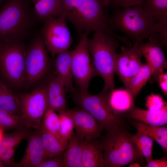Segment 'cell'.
<instances>
[{
    "label": "cell",
    "mask_w": 167,
    "mask_h": 167,
    "mask_svg": "<svg viewBox=\"0 0 167 167\" xmlns=\"http://www.w3.org/2000/svg\"><path fill=\"white\" fill-rule=\"evenodd\" d=\"M108 25L113 31L121 32L138 47L148 37L157 39L158 27L152 13L141 5L117 8L107 15Z\"/></svg>",
    "instance_id": "cell-3"
},
{
    "label": "cell",
    "mask_w": 167,
    "mask_h": 167,
    "mask_svg": "<svg viewBox=\"0 0 167 167\" xmlns=\"http://www.w3.org/2000/svg\"><path fill=\"white\" fill-rule=\"evenodd\" d=\"M91 32L85 31L80 37L79 43L71 51L72 76L78 90L81 91H88L91 79L99 75L93 64L88 48V36Z\"/></svg>",
    "instance_id": "cell-9"
},
{
    "label": "cell",
    "mask_w": 167,
    "mask_h": 167,
    "mask_svg": "<svg viewBox=\"0 0 167 167\" xmlns=\"http://www.w3.org/2000/svg\"><path fill=\"white\" fill-rule=\"evenodd\" d=\"M2 0H0V3H1V2H2Z\"/></svg>",
    "instance_id": "cell-43"
},
{
    "label": "cell",
    "mask_w": 167,
    "mask_h": 167,
    "mask_svg": "<svg viewBox=\"0 0 167 167\" xmlns=\"http://www.w3.org/2000/svg\"><path fill=\"white\" fill-rule=\"evenodd\" d=\"M159 85L165 96L167 94V72L163 73L158 75Z\"/></svg>",
    "instance_id": "cell-38"
},
{
    "label": "cell",
    "mask_w": 167,
    "mask_h": 167,
    "mask_svg": "<svg viewBox=\"0 0 167 167\" xmlns=\"http://www.w3.org/2000/svg\"><path fill=\"white\" fill-rule=\"evenodd\" d=\"M107 92L97 94L79 90L72 93V99L78 106L84 110L96 119L102 131H107L114 126L124 124L121 116L115 114L108 103Z\"/></svg>",
    "instance_id": "cell-7"
},
{
    "label": "cell",
    "mask_w": 167,
    "mask_h": 167,
    "mask_svg": "<svg viewBox=\"0 0 167 167\" xmlns=\"http://www.w3.org/2000/svg\"><path fill=\"white\" fill-rule=\"evenodd\" d=\"M141 6L152 13L156 23L167 24V0H146Z\"/></svg>",
    "instance_id": "cell-26"
},
{
    "label": "cell",
    "mask_w": 167,
    "mask_h": 167,
    "mask_svg": "<svg viewBox=\"0 0 167 167\" xmlns=\"http://www.w3.org/2000/svg\"><path fill=\"white\" fill-rule=\"evenodd\" d=\"M40 129L41 141L47 159L64 152L68 144L48 131L42 125Z\"/></svg>",
    "instance_id": "cell-22"
},
{
    "label": "cell",
    "mask_w": 167,
    "mask_h": 167,
    "mask_svg": "<svg viewBox=\"0 0 167 167\" xmlns=\"http://www.w3.org/2000/svg\"><path fill=\"white\" fill-rule=\"evenodd\" d=\"M145 1L146 0H110L108 5L111 4L113 6L117 8H128L141 5L143 4Z\"/></svg>",
    "instance_id": "cell-36"
},
{
    "label": "cell",
    "mask_w": 167,
    "mask_h": 167,
    "mask_svg": "<svg viewBox=\"0 0 167 167\" xmlns=\"http://www.w3.org/2000/svg\"><path fill=\"white\" fill-rule=\"evenodd\" d=\"M143 167H167V159L165 156L158 159L151 160Z\"/></svg>",
    "instance_id": "cell-37"
},
{
    "label": "cell",
    "mask_w": 167,
    "mask_h": 167,
    "mask_svg": "<svg viewBox=\"0 0 167 167\" xmlns=\"http://www.w3.org/2000/svg\"><path fill=\"white\" fill-rule=\"evenodd\" d=\"M146 99V106L150 111H158L167 104L161 96L153 93L148 96Z\"/></svg>",
    "instance_id": "cell-33"
},
{
    "label": "cell",
    "mask_w": 167,
    "mask_h": 167,
    "mask_svg": "<svg viewBox=\"0 0 167 167\" xmlns=\"http://www.w3.org/2000/svg\"><path fill=\"white\" fill-rule=\"evenodd\" d=\"M41 31L46 49L53 58L68 49L72 43L66 19L62 16L46 19L43 21Z\"/></svg>",
    "instance_id": "cell-11"
},
{
    "label": "cell",
    "mask_w": 167,
    "mask_h": 167,
    "mask_svg": "<svg viewBox=\"0 0 167 167\" xmlns=\"http://www.w3.org/2000/svg\"><path fill=\"white\" fill-rule=\"evenodd\" d=\"M26 46L22 42L0 43V75L15 88L22 87Z\"/></svg>",
    "instance_id": "cell-8"
},
{
    "label": "cell",
    "mask_w": 167,
    "mask_h": 167,
    "mask_svg": "<svg viewBox=\"0 0 167 167\" xmlns=\"http://www.w3.org/2000/svg\"><path fill=\"white\" fill-rule=\"evenodd\" d=\"M18 146L8 149L0 154V161L4 167H16L14 156Z\"/></svg>",
    "instance_id": "cell-34"
},
{
    "label": "cell",
    "mask_w": 167,
    "mask_h": 167,
    "mask_svg": "<svg viewBox=\"0 0 167 167\" xmlns=\"http://www.w3.org/2000/svg\"><path fill=\"white\" fill-rule=\"evenodd\" d=\"M27 139L25 154L16 163V167H38L47 160L41 141L40 128L32 131Z\"/></svg>",
    "instance_id": "cell-14"
},
{
    "label": "cell",
    "mask_w": 167,
    "mask_h": 167,
    "mask_svg": "<svg viewBox=\"0 0 167 167\" xmlns=\"http://www.w3.org/2000/svg\"><path fill=\"white\" fill-rule=\"evenodd\" d=\"M39 21L28 0H7L0 9V43H24Z\"/></svg>",
    "instance_id": "cell-2"
},
{
    "label": "cell",
    "mask_w": 167,
    "mask_h": 167,
    "mask_svg": "<svg viewBox=\"0 0 167 167\" xmlns=\"http://www.w3.org/2000/svg\"><path fill=\"white\" fill-rule=\"evenodd\" d=\"M47 82L31 92L19 94V100L27 127L33 129L40 127L44 114L48 107Z\"/></svg>",
    "instance_id": "cell-10"
},
{
    "label": "cell",
    "mask_w": 167,
    "mask_h": 167,
    "mask_svg": "<svg viewBox=\"0 0 167 167\" xmlns=\"http://www.w3.org/2000/svg\"><path fill=\"white\" fill-rule=\"evenodd\" d=\"M4 131L0 127V141L3 137L4 135Z\"/></svg>",
    "instance_id": "cell-40"
},
{
    "label": "cell",
    "mask_w": 167,
    "mask_h": 167,
    "mask_svg": "<svg viewBox=\"0 0 167 167\" xmlns=\"http://www.w3.org/2000/svg\"><path fill=\"white\" fill-rule=\"evenodd\" d=\"M48 105L66 95L63 84L54 72L47 81Z\"/></svg>",
    "instance_id": "cell-31"
},
{
    "label": "cell",
    "mask_w": 167,
    "mask_h": 167,
    "mask_svg": "<svg viewBox=\"0 0 167 167\" xmlns=\"http://www.w3.org/2000/svg\"><path fill=\"white\" fill-rule=\"evenodd\" d=\"M32 129L25 127L4 134L0 141V154L8 149L18 146L23 140L28 138Z\"/></svg>",
    "instance_id": "cell-25"
},
{
    "label": "cell",
    "mask_w": 167,
    "mask_h": 167,
    "mask_svg": "<svg viewBox=\"0 0 167 167\" xmlns=\"http://www.w3.org/2000/svg\"><path fill=\"white\" fill-rule=\"evenodd\" d=\"M118 40L108 35L95 32L88 38V48L94 67L103 78L105 86L103 90L110 91L114 88V75L117 48L119 46Z\"/></svg>",
    "instance_id": "cell-6"
},
{
    "label": "cell",
    "mask_w": 167,
    "mask_h": 167,
    "mask_svg": "<svg viewBox=\"0 0 167 167\" xmlns=\"http://www.w3.org/2000/svg\"><path fill=\"white\" fill-rule=\"evenodd\" d=\"M104 0H60V16L70 22L78 36L86 30L108 35L126 45L128 38L112 30L104 11Z\"/></svg>",
    "instance_id": "cell-1"
},
{
    "label": "cell",
    "mask_w": 167,
    "mask_h": 167,
    "mask_svg": "<svg viewBox=\"0 0 167 167\" xmlns=\"http://www.w3.org/2000/svg\"><path fill=\"white\" fill-rule=\"evenodd\" d=\"M110 0H104V4L105 6H108Z\"/></svg>",
    "instance_id": "cell-41"
},
{
    "label": "cell",
    "mask_w": 167,
    "mask_h": 167,
    "mask_svg": "<svg viewBox=\"0 0 167 167\" xmlns=\"http://www.w3.org/2000/svg\"><path fill=\"white\" fill-rule=\"evenodd\" d=\"M152 75V71L148 64L146 62L142 64L138 72L131 80L126 89L134 97H136Z\"/></svg>",
    "instance_id": "cell-27"
},
{
    "label": "cell",
    "mask_w": 167,
    "mask_h": 167,
    "mask_svg": "<svg viewBox=\"0 0 167 167\" xmlns=\"http://www.w3.org/2000/svg\"><path fill=\"white\" fill-rule=\"evenodd\" d=\"M64 153L47 160L38 167H66Z\"/></svg>",
    "instance_id": "cell-35"
},
{
    "label": "cell",
    "mask_w": 167,
    "mask_h": 167,
    "mask_svg": "<svg viewBox=\"0 0 167 167\" xmlns=\"http://www.w3.org/2000/svg\"><path fill=\"white\" fill-rule=\"evenodd\" d=\"M67 110L58 113L60 122V133L63 140L68 143L74 133L73 121L69 115Z\"/></svg>",
    "instance_id": "cell-32"
},
{
    "label": "cell",
    "mask_w": 167,
    "mask_h": 167,
    "mask_svg": "<svg viewBox=\"0 0 167 167\" xmlns=\"http://www.w3.org/2000/svg\"><path fill=\"white\" fill-rule=\"evenodd\" d=\"M129 167H140L141 164L138 162H134L131 163L129 166Z\"/></svg>",
    "instance_id": "cell-39"
},
{
    "label": "cell",
    "mask_w": 167,
    "mask_h": 167,
    "mask_svg": "<svg viewBox=\"0 0 167 167\" xmlns=\"http://www.w3.org/2000/svg\"><path fill=\"white\" fill-rule=\"evenodd\" d=\"M55 111L48 108L44 115L42 124L48 131L54 135L64 143L60 133V122L59 116Z\"/></svg>",
    "instance_id": "cell-30"
},
{
    "label": "cell",
    "mask_w": 167,
    "mask_h": 167,
    "mask_svg": "<svg viewBox=\"0 0 167 167\" xmlns=\"http://www.w3.org/2000/svg\"><path fill=\"white\" fill-rule=\"evenodd\" d=\"M81 167H107L99 140H85Z\"/></svg>",
    "instance_id": "cell-19"
},
{
    "label": "cell",
    "mask_w": 167,
    "mask_h": 167,
    "mask_svg": "<svg viewBox=\"0 0 167 167\" xmlns=\"http://www.w3.org/2000/svg\"><path fill=\"white\" fill-rule=\"evenodd\" d=\"M54 60L48 54L41 29L38 30L26 46L22 87L33 90L47 82L55 72Z\"/></svg>",
    "instance_id": "cell-5"
},
{
    "label": "cell",
    "mask_w": 167,
    "mask_h": 167,
    "mask_svg": "<svg viewBox=\"0 0 167 167\" xmlns=\"http://www.w3.org/2000/svg\"><path fill=\"white\" fill-rule=\"evenodd\" d=\"M0 109L15 115L21 116L23 114L19 100L7 86L0 80Z\"/></svg>",
    "instance_id": "cell-24"
},
{
    "label": "cell",
    "mask_w": 167,
    "mask_h": 167,
    "mask_svg": "<svg viewBox=\"0 0 167 167\" xmlns=\"http://www.w3.org/2000/svg\"><path fill=\"white\" fill-rule=\"evenodd\" d=\"M0 167H4L2 163L0 161Z\"/></svg>",
    "instance_id": "cell-42"
},
{
    "label": "cell",
    "mask_w": 167,
    "mask_h": 167,
    "mask_svg": "<svg viewBox=\"0 0 167 167\" xmlns=\"http://www.w3.org/2000/svg\"><path fill=\"white\" fill-rule=\"evenodd\" d=\"M108 105L113 113L122 117L127 113L134 104V97L126 89H115L107 92Z\"/></svg>",
    "instance_id": "cell-18"
},
{
    "label": "cell",
    "mask_w": 167,
    "mask_h": 167,
    "mask_svg": "<svg viewBox=\"0 0 167 167\" xmlns=\"http://www.w3.org/2000/svg\"><path fill=\"white\" fill-rule=\"evenodd\" d=\"M133 120L132 125L139 132L150 137L162 148L164 152H167V126H156L147 124L139 120Z\"/></svg>",
    "instance_id": "cell-21"
},
{
    "label": "cell",
    "mask_w": 167,
    "mask_h": 167,
    "mask_svg": "<svg viewBox=\"0 0 167 167\" xmlns=\"http://www.w3.org/2000/svg\"><path fill=\"white\" fill-rule=\"evenodd\" d=\"M149 38V41L142 43L138 47L152 71V75L158 76L167 68V61L160 46L152 39Z\"/></svg>",
    "instance_id": "cell-15"
},
{
    "label": "cell",
    "mask_w": 167,
    "mask_h": 167,
    "mask_svg": "<svg viewBox=\"0 0 167 167\" xmlns=\"http://www.w3.org/2000/svg\"><path fill=\"white\" fill-rule=\"evenodd\" d=\"M74 129L86 141H93L100 138L102 131L94 118L83 109L78 107L67 110Z\"/></svg>",
    "instance_id": "cell-13"
},
{
    "label": "cell",
    "mask_w": 167,
    "mask_h": 167,
    "mask_svg": "<svg viewBox=\"0 0 167 167\" xmlns=\"http://www.w3.org/2000/svg\"><path fill=\"white\" fill-rule=\"evenodd\" d=\"M124 116L128 118L137 120L152 126H164L167 123V105L157 111L143 109L134 105Z\"/></svg>",
    "instance_id": "cell-17"
},
{
    "label": "cell",
    "mask_w": 167,
    "mask_h": 167,
    "mask_svg": "<svg viewBox=\"0 0 167 167\" xmlns=\"http://www.w3.org/2000/svg\"><path fill=\"white\" fill-rule=\"evenodd\" d=\"M131 138L147 163L151 160L152 159L153 140L147 135L138 132L134 135L131 134Z\"/></svg>",
    "instance_id": "cell-28"
},
{
    "label": "cell",
    "mask_w": 167,
    "mask_h": 167,
    "mask_svg": "<svg viewBox=\"0 0 167 167\" xmlns=\"http://www.w3.org/2000/svg\"><path fill=\"white\" fill-rule=\"evenodd\" d=\"M35 13L40 21L60 16V0H31Z\"/></svg>",
    "instance_id": "cell-23"
},
{
    "label": "cell",
    "mask_w": 167,
    "mask_h": 167,
    "mask_svg": "<svg viewBox=\"0 0 167 167\" xmlns=\"http://www.w3.org/2000/svg\"><path fill=\"white\" fill-rule=\"evenodd\" d=\"M55 72L63 84L67 92L73 93V85L71 66V51L68 49L57 55L54 60Z\"/></svg>",
    "instance_id": "cell-16"
},
{
    "label": "cell",
    "mask_w": 167,
    "mask_h": 167,
    "mask_svg": "<svg viewBox=\"0 0 167 167\" xmlns=\"http://www.w3.org/2000/svg\"><path fill=\"white\" fill-rule=\"evenodd\" d=\"M84 139L75 132L64 152L66 167H81Z\"/></svg>",
    "instance_id": "cell-20"
},
{
    "label": "cell",
    "mask_w": 167,
    "mask_h": 167,
    "mask_svg": "<svg viewBox=\"0 0 167 167\" xmlns=\"http://www.w3.org/2000/svg\"><path fill=\"white\" fill-rule=\"evenodd\" d=\"M124 124L114 126L106 131L99 140L107 167H122L134 162H145L132 141Z\"/></svg>",
    "instance_id": "cell-4"
},
{
    "label": "cell",
    "mask_w": 167,
    "mask_h": 167,
    "mask_svg": "<svg viewBox=\"0 0 167 167\" xmlns=\"http://www.w3.org/2000/svg\"><path fill=\"white\" fill-rule=\"evenodd\" d=\"M25 127H27L22 116L16 115L0 109V127L4 131L14 130Z\"/></svg>",
    "instance_id": "cell-29"
},
{
    "label": "cell",
    "mask_w": 167,
    "mask_h": 167,
    "mask_svg": "<svg viewBox=\"0 0 167 167\" xmlns=\"http://www.w3.org/2000/svg\"><path fill=\"white\" fill-rule=\"evenodd\" d=\"M121 50V52L116 55L115 73L127 89L131 80L142 66V56L138 47L122 46Z\"/></svg>",
    "instance_id": "cell-12"
}]
</instances>
